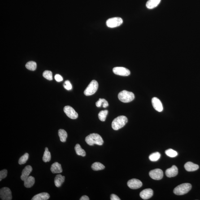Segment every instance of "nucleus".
Wrapping results in <instances>:
<instances>
[{
	"mask_svg": "<svg viewBox=\"0 0 200 200\" xmlns=\"http://www.w3.org/2000/svg\"><path fill=\"white\" fill-rule=\"evenodd\" d=\"M85 141L88 145L90 146H93L95 144L101 146L103 144V139L102 137L98 134L95 133L90 134L87 136L85 138Z\"/></svg>",
	"mask_w": 200,
	"mask_h": 200,
	"instance_id": "f257e3e1",
	"label": "nucleus"
},
{
	"mask_svg": "<svg viewBox=\"0 0 200 200\" xmlns=\"http://www.w3.org/2000/svg\"><path fill=\"white\" fill-rule=\"evenodd\" d=\"M128 119L124 116H120L116 118L112 123V127L114 130L117 131L123 128L128 122Z\"/></svg>",
	"mask_w": 200,
	"mask_h": 200,
	"instance_id": "f03ea898",
	"label": "nucleus"
},
{
	"mask_svg": "<svg viewBox=\"0 0 200 200\" xmlns=\"http://www.w3.org/2000/svg\"><path fill=\"white\" fill-rule=\"evenodd\" d=\"M192 185L189 183H184L178 186L174 189L173 193L178 195H184L191 190Z\"/></svg>",
	"mask_w": 200,
	"mask_h": 200,
	"instance_id": "7ed1b4c3",
	"label": "nucleus"
},
{
	"mask_svg": "<svg viewBox=\"0 0 200 200\" xmlns=\"http://www.w3.org/2000/svg\"><path fill=\"white\" fill-rule=\"evenodd\" d=\"M118 99L122 102L128 103L134 99L135 95L133 93L124 90L120 92L118 95Z\"/></svg>",
	"mask_w": 200,
	"mask_h": 200,
	"instance_id": "20e7f679",
	"label": "nucleus"
},
{
	"mask_svg": "<svg viewBox=\"0 0 200 200\" xmlns=\"http://www.w3.org/2000/svg\"><path fill=\"white\" fill-rule=\"evenodd\" d=\"M98 84L95 80H92L84 91V94L86 96H90L94 94L98 90Z\"/></svg>",
	"mask_w": 200,
	"mask_h": 200,
	"instance_id": "39448f33",
	"label": "nucleus"
},
{
	"mask_svg": "<svg viewBox=\"0 0 200 200\" xmlns=\"http://www.w3.org/2000/svg\"><path fill=\"white\" fill-rule=\"evenodd\" d=\"M123 21L121 18L115 17L110 18L106 21V24L107 27L114 28L119 27L122 24Z\"/></svg>",
	"mask_w": 200,
	"mask_h": 200,
	"instance_id": "423d86ee",
	"label": "nucleus"
},
{
	"mask_svg": "<svg viewBox=\"0 0 200 200\" xmlns=\"http://www.w3.org/2000/svg\"><path fill=\"white\" fill-rule=\"evenodd\" d=\"M0 197L3 200H10L12 199V193L10 188L4 187L0 190Z\"/></svg>",
	"mask_w": 200,
	"mask_h": 200,
	"instance_id": "0eeeda50",
	"label": "nucleus"
},
{
	"mask_svg": "<svg viewBox=\"0 0 200 200\" xmlns=\"http://www.w3.org/2000/svg\"><path fill=\"white\" fill-rule=\"evenodd\" d=\"M150 177L153 180H159L163 178V171L159 169H156L152 170L149 173Z\"/></svg>",
	"mask_w": 200,
	"mask_h": 200,
	"instance_id": "6e6552de",
	"label": "nucleus"
},
{
	"mask_svg": "<svg viewBox=\"0 0 200 200\" xmlns=\"http://www.w3.org/2000/svg\"><path fill=\"white\" fill-rule=\"evenodd\" d=\"M66 115L69 118L71 119H76L78 116V113L75 111L74 109L73 108L71 107V106H65L63 109Z\"/></svg>",
	"mask_w": 200,
	"mask_h": 200,
	"instance_id": "1a4fd4ad",
	"label": "nucleus"
},
{
	"mask_svg": "<svg viewBox=\"0 0 200 200\" xmlns=\"http://www.w3.org/2000/svg\"><path fill=\"white\" fill-rule=\"evenodd\" d=\"M113 72L115 74L121 76H128L130 75L129 70L124 67H114Z\"/></svg>",
	"mask_w": 200,
	"mask_h": 200,
	"instance_id": "9d476101",
	"label": "nucleus"
},
{
	"mask_svg": "<svg viewBox=\"0 0 200 200\" xmlns=\"http://www.w3.org/2000/svg\"><path fill=\"white\" fill-rule=\"evenodd\" d=\"M127 185L131 189H139L142 186V183L140 180L136 179H133L129 180Z\"/></svg>",
	"mask_w": 200,
	"mask_h": 200,
	"instance_id": "9b49d317",
	"label": "nucleus"
},
{
	"mask_svg": "<svg viewBox=\"0 0 200 200\" xmlns=\"http://www.w3.org/2000/svg\"><path fill=\"white\" fill-rule=\"evenodd\" d=\"M152 104L153 107L157 111L159 112H161L163 110V105H162V102H161L160 100L159 99L154 97L152 100Z\"/></svg>",
	"mask_w": 200,
	"mask_h": 200,
	"instance_id": "f8f14e48",
	"label": "nucleus"
},
{
	"mask_svg": "<svg viewBox=\"0 0 200 200\" xmlns=\"http://www.w3.org/2000/svg\"><path fill=\"white\" fill-rule=\"evenodd\" d=\"M154 192L151 189H146L143 190L140 193V196L142 199L147 200L151 198L153 195Z\"/></svg>",
	"mask_w": 200,
	"mask_h": 200,
	"instance_id": "ddd939ff",
	"label": "nucleus"
},
{
	"mask_svg": "<svg viewBox=\"0 0 200 200\" xmlns=\"http://www.w3.org/2000/svg\"><path fill=\"white\" fill-rule=\"evenodd\" d=\"M178 167L176 166L173 165L171 168L166 170L165 173L167 177L172 178L178 175Z\"/></svg>",
	"mask_w": 200,
	"mask_h": 200,
	"instance_id": "4468645a",
	"label": "nucleus"
},
{
	"mask_svg": "<svg viewBox=\"0 0 200 200\" xmlns=\"http://www.w3.org/2000/svg\"><path fill=\"white\" fill-rule=\"evenodd\" d=\"M32 168L31 166L30 165L26 166L22 171V174L20 177L21 180L24 181L29 176L30 174L32 172Z\"/></svg>",
	"mask_w": 200,
	"mask_h": 200,
	"instance_id": "2eb2a0df",
	"label": "nucleus"
},
{
	"mask_svg": "<svg viewBox=\"0 0 200 200\" xmlns=\"http://www.w3.org/2000/svg\"><path fill=\"white\" fill-rule=\"evenodd\" d=\"M184 167L188 172H193L197 171L199 168L198 165L194 164L193 162H189L186 163Z\"/></svg>",
	"mask_w": 200,
	"mask_h": 200,
	"instance_id": "dca6fc26",
	"label": "nucleus"
},
{
	"mask_svg": "<svg viewBox=\"0 0 200 200\" xmlns=\"http://www.w3.org/2000/svg\"><path fill=\"white\" fill-rule=\"evenodd\" d=\"M50 170L53 173H61L62 172L61 165L56 162L52 164Z\"/></svg>",
	"mask_w": 200,
	"mask_h": 200,
	"instance_id": "f3484780",
	"label": "nucleus"
},
{
	"mask_svg": "<svg viewBox=\"0 0 200 200\" xmlns=\"http://www.w3.org/2000/svg\"><path fill=\"white\" fill-rule=\"evenodd\" d=\"M50 198V195L48 193H39L34 196L32 200H47Z\"/></svg>",
	"mask_w": 200,
	"mask_h": 200,
	"instance_id": "a211bd4d",
	"label": "nucleus"
},
{
	"mask_svg": "<svg viewBox=\"0 0 200 200\" xmlns=\"http://www.w3.org/2000/svg\"><path fill=\"white\" fill-rule=\"evenodd\" d=\"M65 177L61 175H57L54 178V184L57 187H59L64 182Z\"/></svg>",
	"mask_w": 200,
	"mask_h": 200,
	"instance_id": "6ab92c4d",
	"label": "nucleus"
},
{
	"mask_svg": "<svg viewBox=\"0 0 200 200\" xmlns=\"http://www.w3.org/2000/svg\"><path fill=\"white\" fill-rule=\"evenodd\" d=\"M161 0H148L146 3V7L149 9L154 8L158 6Z\"/></svg>",
	"mask_w": 200,
	"mask_h": 200,
	"instance_id": "aec40b11",
	"label": "nucleus"
},
{
	"mask_svg": "<svg viewBox=\"0 0 200 200\" xmlns=\"http://www.w3.org/2000/svg\"><path fill=\"white\" fill-rule=\"evenodd\" d=\"M24 182V186L26 188L32 187L35 183V178L32 176H29Z\"/></svg>",
	"mask_w": 200,
	"mask_h": 200,
	"instance_id": "412c9836",
	"label": "nucleus"
},
{
	"mask_svg": "<svg viewBox=\"0 0 200 200\" xmlns=\"http://www.w3.org/2000/svg\"><path fill=\"white\" fill-rule=\"evenodd\" d=\"M58 135L61 141L62 142H65L67 137V132L63 129H59L58 131Z\"/></svg>",
	"mask_w": 200,
	"mask_h": 200,
	"instance_id": "4be33fe9",
	"label": "nucleus"
},
{
	"mask_svg": "<svg viewBox=\"0 0 200 200\" xmlns=\"http://www.w3.org/2000/svg\"><path fill=\"white\" fill-rule=\"evenodd\" d=\"M75 149L77 155L83 157L85 156L86 155L85 150L82 149L80 144H76L75 146Z\"/></svg>",
	"mask_w": 200,
	"mask_h": 200,
	"instance_id": "5701e85b",
	"label": "nucleus"
},
{
	"mask_svg": "<svg viewBox=\"0 0 200 200\" xmlns=\"http://www.w3.org/2000/svg\"><path fill=\"white\" fill-rule=\"evenodd\" d=\"M51 154L49 151L48 149V148H45V151L43 157V160L45 162H49L51 159Z\"/></svg>",
	"mask_w": 200,
	"mask_h": 200,
	"instance_id": "b1692460",
	"label": "nucleus"
},
{
	"mask_svg": "<svg viewBox=\"0 0 200 200\" xmlns=\"http://www.w3.org/2000/svg\"><path fill=\"white\" fill-rule=\"evenodd\" d=\"M92 168L95 171H99L104 169L105 166L100 162H96L93 163L92 165Z\"/></svg>",
	"mask_w": 200,
	"mask_h": 200,
	"instance_id": "393cba45",
	"label": "nucleus"
},
{
	"mask_svg": "<svg viewBox=\"0 0 200 200\" xmlns=\"http://www.w3.org/2000/svg\"><path fill=\"white\" fill-rule=\"evenodd\" d=\"M37 65L35 62L34 61H29L26 65V67L27 69L30 71H34L36 69Z\"/></svg>",
	"mask_w": 200,
	"mask_h": 200,
	"instance_id": "a878e982",
	"label": "nucleus"
},
{
	"mask_svg": "<svg viewBox=\"0 0 200 200\" xmlns=\"http://www.w3.org/2000/svg\"><path fill=\"white\" fill-rule=\"evenodd\" d=\"M161 157V154L158 152H156L150 154L149 156V159L152 162H155L158 161Z\"/></svg>",
	"mask_w": 200,
	"mask_h": 200,
	"instance_id": "bb28decb",
	"label": "nucleus"
},
{
	"mask_svg": "<svg viewBox=\"0 0 200 200\" xmlns=\"http://www.w3.org/2000/svg\"><path fill=\"white\" fill-rule=\"evenodd\" d=\"M108 113V111L107 110H102L100 112L99 114H98V117L99 118V120L101 121L104 122L106 120V116Z\"/></svg>",
	"mask_w": 200,
	"mask_h": 200,
	"instance_id": "cd10ccee",
	"label": "nucleus"
},
{
	"mask_svg": "<svg viewBox=\"0 0 200 200\" xmlns=\"http://www.w3.org/2000/svg\"><path fill=\"white\" fill-rule=\"evenodd\" d=\"M165 153L167 156L171 157V158H174V157H176L178 154L177 152L171 149H168L166 150Z\"/></svg>",
	"mask_w": 200,
	"mask_h": 200,
	"instance_id": "c85d7f7f",
	"label": "nucleus"
},
{
	"mask_svg": "<svg viewBox=\"0 0 200 200\" xmlns=\"http://www.w3.org/2000/svg\"><path fill=\"white\" fill-rule=\"evenodd\" d=\"M29 154L26 153L24 155L20 157L19 161V164H24L27 162L29 158Z\"/></svg>",
	"mask_w": 200,
	"mask_h": 200,
	"instance_id": "c756f323",
	"label": "nucleus"
},
{
	"mask_svg": "<svg viewBox=\"0 0 200 200\" xmlns=\"http://www.w3.org/2000/svg\"><path fill=\"white\" fill-rule=\"evenodd\" d=\"M43 76L47 80H52V73L50 71H45L43 73Z\"/></svg>",
	"mask_w": 200,
	"mask_h": 200,
	"instance_id": "7c9ffc66",
	"label": "nucleus"
},
{
	"mask_svg": "<svg viewBox=\"0 0 200 200\" xmlns=\"http://www.w3.org/2000/svg\"><path fill=\"white\" fill-rule=\"evenodd\" d=\"M7 170L3 169L0 172V181L2 179L5 178L7 176Z\"/></svg>",
	"mask_w": 200,
	"mask_h": 200,
	"instance_id": "2f4dec72",
	"label": "nucleus"
},
{
	"mask_svg": "<svg viewBox=\"0 0 200 200\" xmlns=\"http://www.w3.org/2000/svg\"><path fill=\"white\" fill-rule=\"evenodd\" d=\"M63 86H64L65 89L68 90H71L72 88L71 83L69 80H67L65 82L64 84H63Z\"/></svg>",
	"mask_w": 200,
	"mask_h": 200,
	"instance_id": "473e14b6",
	"label": "nucleus"
},
{
	"mask_svg": "<svg viewBox=\"0 0 200 200\" xmlns=\"http://www.w3.org/2000/svg\"><path fill=\"white\" fill-rule=\"evenodd\" d=\"M105 99H99L97 102L96 103V105L97 107H100L103 104L104 101Z\"/></svg>",
	"mask_w": 200,
	"mask_h": 200,
	"instance_id": "72a5a7b5",
	"label": "nucleus"
},
{
	"mask_svg": "<svg viewBox=\"0 0 200 200\" xmlns=\"http://www.w3.org/2000/svg\"><path fill=\"white\" fill-rule=\"evenodd\" d=\"M54 78L55 80L58 82H60L63 80V79L62 76L61 75L59 74H56L54 76Z\"/></svg>",
	"mask_w": 200,
	"mask_h": 200,
	"instance_id": "f704fd0d",
	"label": "nucleus"
},
{
	"mask_svg": "<svg viewBox=\"0 0 200 200\" xmlns=\"http://www.w3.org/2000/svg\"><path fill=\"white\" fill-rule=\"evenodd\" d=\"M110 200H120V199L118 196L115 194H112L110 196Z\"/></svg>",
	"mask_w": 200,
	"mask_h": 200,
	"instance_id": "c9c22d12",
	"label": "nucleus"
},
{
	"mask_svg": "<svg viewBox=\"0 0 200 200\" xmlns=\"http://www.w3.org/2000/svg\"><path fill=\"white\" fill-rule=\"evenodd\" d=\"M102 105L103 107L104 108H106L108 106V103L107 101H106V100L105 99L104 101L103 104Z\"/></svg>",
	"mask_w": 200,
	"mask_h": 200,
	"instance_id": "e433bc0d",
	"label": "nucleus"
},
{
	"mask_svg": "<svg viewBox=\"0 0 200 200\" xmlns=\"http://www.w3.org/2000/svg\"><path fill=\"white\" fill-rule=\"evenodd\" d=\"M80 200H89V197L87 196L84 195L82 196L81 198H80Z\"/></svg>",
	"mask_w": 200,
	"mask_h": 200,
	"instance_id": "4c0bfd02",
	"label": "nucleus"
}]
</instances>
